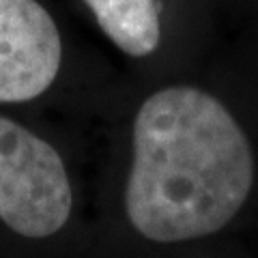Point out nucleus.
<instances>
[{
  "label": "nucleus",
  "mask_w": 258,
  "mask_h": 258,
  "mask_svg": "<svg viewBox=\"0 0 258 258\" xmlns=\"http://www.w3.org/2000/svg\"><path fill=\"white\" fill-rule=\"evenodd\" d=\"M252 183L245 129L217 95L176 84L140 106L125 209L142 237L176 243L213 235L243 207Z\"/></svg>",
  "instance_id": "obj_1"
},
{
  "label": "nucleus",
  "mask_w": 258,
  "mask_h": 258,
  "mask_svg": "<svg viewBox=\"0 0 258 258\" xmlns=\"http://www.w3.org/2000/svg\"><path fill=\"white\" fill-rule=\"evenodd\" d=\"M71 213V185L52 144L0 116V220L13 232L43 239Z\"/></svg>",
  "instance_id": "obj_2"
},
{
  "label": "nucleus",
  "mask_w": 258,
  "mask_h": 258,
  "mask_svg": "<svg viewBox=\"0 0 258 258\" xmlns=\"http://www.w3.org/2000/svg\"><path fill=\"white\" fill-rule=\"evenodd\" d=\"M62 43L37 0H0V103L30 101L58 76Z\"/></svg>",
  "instance_id": "obj_3"
},
{
  "label": "nucleus",
  "mask_w": 258,
  "mask_h": 258,
  "mask_svg": "<svg viewBox=\"0 0 258 258\" xmlns=\"http://www.w3.org/2000/svg\"><path fill=\"white\" fill-rule=\"evenodd\" d=\"M99 28L129 56H149L157 50L159 0H82Z\"/></svg>",
  "instance_id": "obj_4"
}]
</instances>
